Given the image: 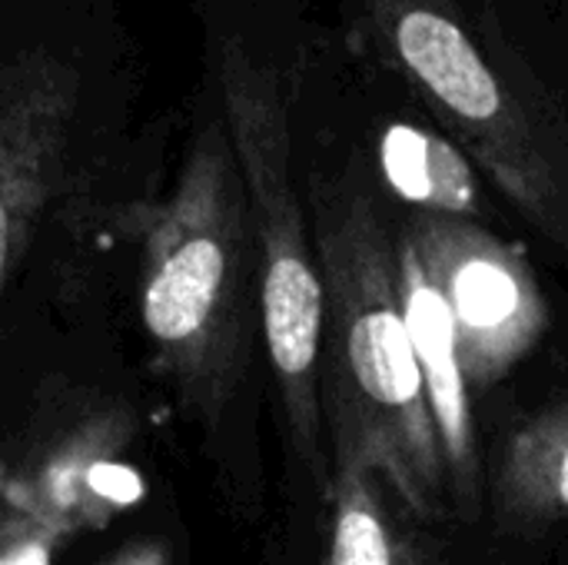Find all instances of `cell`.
Returning <instances> with one entry per match:
<instances>
[{
    "mask_svg": "<svg viewBox=\"0 0 568 565\" xmlns=\"http://www.w3.org/2000/svg\"><path fill=\"white\" fill-rule=\"evenodd\" d=\"M339 50L393 83L568 256V20L559 0H336Z\"/></svg>",
    "mask_w": 568,
    "mask_h": 565,
    "instance_id": "6da1fadb",
    "label": "cell"
},
{
    "mask_svg": "<svg viewBox=\"0 0 568 565\" xmlns=\"http://www.w3.org/2000/svg\"><path fill=\"white\" fill-rule=\"evenodd\" d=\"M323 276L320 410L333 466L373 470L413 519H443L449 476L399 293L396 226L366 143L310 173Z\"/></svg>",
    "mask_w": 568,
    "mask_h": 565,
    "instance_id": "7a4b0ae2",
    "label": "cell"
},
{
    "mask_svg": "<svg viewBox=\"0 0 568 565\" xmlns=\"http://www.w3.org/2000/svg\"><path fill=\"white\" fill-rule=\"evenodd\" d=\"M320 33L303 0H280L270 30L230 27L216 37L223 123L243 173L260 263V320L290 440L313 483L329 493L320 410L323 276L296 186V110Z\"/></svg>",
    "mask_w": 568,
    "mask_h": 565,
    "instance_id": "3957f363",
    "label": "cell"
},
{
    "mask_svg": "<svg viewBox=\"0 0 568 565\" xmlns=\"http://www.w3.org/2000/svg\"><path fill=\"white\" fill-rule=\"evenodd\" d=\"M143 326L183 406L216 426L236 396L260 310L243 173L223 117L210 120L170 200L140 213Z\"/></svg>",
    "mask_w": 568,
    "mask_h": 565,
    "instance_id": "277c9868",
    "label": "cell"
},
{
    "mask_svg": "<svg viewBox=\"0 0 568 565\" xmlns=\"http://www.w3.org/2000/svg\"><path fill=\"white\" fill-rule=\"evenodd\" d=\"M439 286L469 386L503 380L536 350L549 313L526 256L489 233L479 220L409 213L396 223Z\"/></svg>",
    "mask_w": 568,
    "mask_h": 565,
    "instance_id": "5b68a950",
    "label": "cell"
},
{
    "mask_svg": "<svg viewBox=\"0 0 568 565\" xmlns=\"http://www.w3.org/2000/svg\"><path fill=\"white\" fill-rule=\"evenodd\" d=\"M343 60L359 97L373 110V127L363 143L379 186L396 193L409 213L479 220L486 206L473 160L406 93L363 70L346 53Z\"/></svg>",
    "mask_w": 568,
    "mask_h": 565,
    "instance_id": "8992f818",
    "label": "cell"
},
{
    "mask_svg": "<svg viewBox=\"0 0 568 565\" xmlns=\"http://www.w3.org/2000/svg\"><path fill=\"white\" fill-rule=\"evenodd\" d=\"M67 117V90L50 73L0 80V296L50 196Z\"/></svg>",
    "mask_w": 568,
    "mask_h": 565,
    "instance_id": "52a82bcc",
    "label": "cell"
},
{
    "mask_svg": "<svg viewBox=\"0 0 568 565\" xmlns=\"http://www.w3.org/2000/svg\"><path fill=\"white\" fill-rule=\"evenodd\" d=\"M396 256H399L403 310L413 333L449 490L456 493L459 506L473 516L479 503V456H476V426L469 406V376L459 356L453 313L399 230H396Z\"/></svg>",
    "mask_w": 568,
    "mask_h": 565,
    "instance_id": "ba28073f",
    "label": "cell"
},
{
    "mask_svg": "<svg viewBox=\"0 0 568 565\" xmlns=\"http://www.w3.org/2000/svg\"><path fill=\"white\" fill-rule=\"evenodd\" d=\"M489 500L509 533H539L568 519V403L536 413L499 450Z\"/></svg>",
    "mask_w": 568,
    "mask_h": 565,
    "instance_id": "9c48e42d",
    "label": "cell"
},
{
    "mask_svg": "<svg viewBox=\"0 0 568 565\" xmlns=\"http://www.w3.org/2000/svg\"><path fill=\"white\" fill-rule=\"evenodd\" d=\"M326 496L329 539L323 565H446L373 470L333 466Z\"/></svg>",
    "mask_w": 568,
    "mask_h": 565,
    "instance_id": "30bf717a",
    "label": "cell"
},
{
    "mask_svg": "<svg viewBox=\"0 0 568 565\" xmlns=\"http://www.w3.org/2000/svg\"><path fill=\"white\" fill-rule=\"evenodd\" d=\"M73 533V523L37 503L0 519V565H53L57 546Z\"/></svg>",
    "mask_w": 568,
    "mask_h": 565,
    "instance_id": "8fae6325",
    "label": "cell"
},
{
    "mask_svg": "<svg viewBox=\"0 0 568 565\" xmlns=\"http://www.w3.org/2000/svg\"><path fill=\"white\" fill-rule=\"evenodd\" d=\"M106 565H170V556L160 543L143 539V543L123 546L113 559H106Z\"/></svg>",
    "mask_w": 568,
    "mask_h": 565,
    "instance_id": "7c38bea8",
    "label": "cell"
},
{
    "mask_svg": "<svg viewBox=\"0 0 568 565\" xmlns=\"http://www.w3.org/2000/svg\"><path fill=\"white\" fill-rule=\"evenodd\" d=\"M562 3V10H566V20H568V0H559Z\"/></svg>",
    "mask_w": 568,
    "mask_h": 565,
    "instance_id": "4fadbf2b",
    "label": "cell"
}]
</instances>
